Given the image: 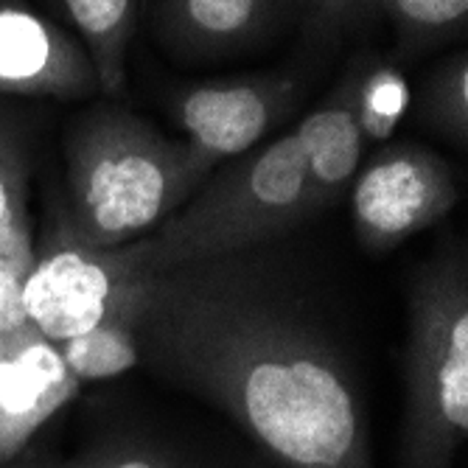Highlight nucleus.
<instances>
[{
	"mask_svg": "<svg viewBox=\"0 0 468 468\" xmlns=\"http://www.w3.org/2000/svg\"><path fill=\"white\" fill-rule=\"evenodd\" d=\"M141 367L191 393L278 468H373L356 367L331 323L244 252L133 275Z\"/></svg>",
	"mask_w": 468,
	"mask_h": 468,
	"instance_id": "nucleus-1",
	"label": "nucleus"
},
{
	"mask_svg": "<svg viewBox=\"0 0 468 468\" xmlns=\"http://www.w3.org/2000/svg\"><path fill=\"white\" fill-rule=\"evenodd\" d=\"M65 157V217L73 236L93 250L138 241L194 194L186 144L163 138L126 110L101 107L79 118Z\"/></svg>",
	"mask_w": 468,
	"mask_h": 468,
	"instance_id": "nucleus-2",
	"label": "nucleus"
},
{
	"mask_svg": "<svg viewBox=\"0 0 468 468\" xmlns=\"http://www.w3.org/2000/svg\"><path fill=\"white\" fill-rule=\"evenodd\" d=\"M197 191L149 236L112 250L126 272L146 275L247 252L306 225V160L294 133L252 152Z\"/></svg>",
	"mask_w": 468,
	"mask_h": 468,
	"instance_id": "nucleus-3",
	"label": "nucleus"
},
{
	"mask_svg": "<svg viewBox=\"0 0 468 468\" xmlns=\"http://www.w3.org/2000/svg\"><path fill=\"white\" fill-rule=\"evenodd\" d=\"M468 438V261L452 247L407 292L399 468H454Z\"/></svg>",
	"mask_w": 468,
	"mask_h": 468,
	"instance_id": "nucleus-4",
	"label": "nucleus"
},
{
	"mask_svg": "<svg viewBox=\"0 0 468 468\" xmlns=\"http://www.w3.org/2000/svg\"><path fill=\"white\" fill-rule=\"evenodd\" d=\"M130 286L133 272L118 264L112 250L79 241L65 207H54V222L42 244H34V261L23 278V312L42 336L59 346L126 312Z\"/></svg>",
	"mask_w": 468,
	"mask_h": 468,
	"instance_id": "nucleus-5",
	"label": "nucleus"
},
{
	"mask_svg": "<svg viewBox=\"0 0 468 468\" xmlns=\"http://www.w3.org/2000/svg\"><path fill=\"white\" fill-rule=\"evenodd\" d=\"M457 202L452 165L418 144H393L373 154L351 183V214L359 241L388 252L441 222Z\"/></svg>",
	"mask_w": 468,
	"mask_h": 468,
	"instance_id": "nucleus-6",
	"label": "nucleus"
},
{
	"mask_svg": "<svg viewBox=\"0 0 468 468\" xmlns=\"http://www.w3.org/2000/svg\"><path fill=\"white\" fill-rule=\"evenodd\" d=\"M297 104V79L267 76L199 84L177 99V118L188 133V180L194 191L233 154L250 152Z\"/></svg>",
	"mask_w": 468,
	"mask_h": 468,
	"instance_id": "nucleus-7",
	"label": "nucleus"
},
{
	"mask_svg": "<svg viewBox=\"0 0 468 468\" xmlns=\"http://www.w3.org/2000/svg\"><path fill=\"white\" fill-rule=\"evenodd\" d=\"M79 388L59 348L31 323L0 336V465L17 457Z\"/></svg>",
	"mask_w": 468,
	"mask_h": 468,
	"instance_id": "nucleus-8",
	"label": "nucleus"
},
{
	"mask_svg": "<svg viewBox=\"0 0 468 468\" xmlns=\"http://www.w3.org/2000/svg\"><path fill=\"white\" fill-rule=\"evenodd\" d=\"M96 90V68L79 42L23 6L0 4V93L84 99Z\"/></svg>",
	"mask_w": 468,
	"mask_h": 468,
	"instance_id": "nucleus-9",
	"label": "nucleus"
},
{
	"mask_svg": "<svg viewBox=\"0 0 468 468\" xmlns=\"http://www.w3.org/2000/svg\"><path fill=\"white\" fill-rule=\"evenodd\" d=\"M354 90L356 76L348 73L334 88V93L294 130V138L301 144L306 160V222L325 214L339 197L351 191V183L359 172L367 141L359 130Z\"/></svg>",
	"mask_w": 468,
	"mask_h": 468,
	"instance_id": "nucleus-10",
	"label": "nucleus"
},
{
	"mask_svg": "<svg viewBox=\"0 0 468 468\" xmlns=\"http://www.w3.org/2000/svg\"><path fill=\"white\" fill-rule=\"evenodd\" d=\"M0 468H247L236 457L199 452L149 432H107L76 452H54L34 438Z\"/></svg>",
	"mask_w": 468,
	"mask_h": 468,
	"instance_id": "nucleus-11",
	"label": "nucleus"
},
{
	"mask_svg": "<svg viewBox=\"0 0 468 468\" xmlns=\"http://www.w3.org/2000/svg\"><path fill=\"white\" fill-rule=\"evenodd\" d=\"M165 26L194 51H225L259 34L272 0H165Z\"/></svg>",
	"mask_w": 468,
	"mask_h": 468,
	"instance_id": "nucleus-12",
	"label": "nucleus"
},
{
	"mask_svg": "<svg viewBox=\"0 0 468 468\" xmlns=\"http://www.w3.org/2000/svg\"><path fill=\"white\" fill-rule=\"evenodd\" d=\"M0 259L28 272L34 233L28 217V146L20 123L0 112Z\"/></svg>",
	"mask_w": 468,
	"mask_h": 468,
	"instance_id": "nucleus-13",
	"label": "nucleus"
},
{
	"mask_svg": "<svg viewBox=\"0 0 468 468\" xmlns=\"http://www.w3.org/2000/svg\"><path fill=\"white\" fill-rule=\"evenodd\" d=\"M65 9L88 42V57L99 76V90L123 93L126 42L135 23V0H65Z\"/></svg>",
	"mask_w": 468,
	"mask_h": 468,
	"instance_id": "nucleus-14",
	"label": "nucleus"
},
{
	"mask_svg": "<svg viewBox=\"0 0 468 468\" xmlns=\"http://www.w3.org/2000/svg\"><path fill=\"white\" fill-rule=\"evenodd\" d=\"M57 348L79 381L115 378L141 367L135 328L130 317H126V312L112 314L96 328L65 339Z\"/></svg>",
	"mask_w": 468,
	"mask_h": 468,
	"instance_id": "nucleus-15",
	"label": "nucleus"
},
{
	"mask_svg": "<svg viewBox=\"0 0 468 468\" xmlns=\"http://www.w3.org/2000/svg\"><path fill=\"white\" fill-rule=\"evenodd\" d=\"M378 12L393 20L399 48L418 54L465 34L468 0H378Z\"/></svg>",
	"mask_w": 468,
	"mask_h": 468,
	"instance_id": "nucleus-16",
	"label": "nucleus"
},
{
	"mask_svg": "<svg viewBox=\"0 0 468 468\" xmlns=\"http://www.w3.org/2000/svg\"><path fill=\"white\" fill-rule=\"evenodd\" d=\"M356 118L365 141H388L410 107V84L393 65H376L356 76Z\"/></svg>",
	"mask_w": 468,
	"mask_h": 468,
	"instance_id": "nucleus-17",
	"label": "nucleus"
},
{
	"mask_svg": "<svg viewBox=\"0 0 468 468\" xmlns=\"http://www.w3.org/2000/svg\"><path fill=\"white\" fill-rule=\"evenodd\" d=\"M420 115L430 126L449 138L454 146L465 149L468 144V59L465 54L452 57L441 65L420 101Z\"/></svg>",
	"mask_w": 468,
	"mask_h": 468,
	"instance_id": "nucleus-18",
	"label": "nucleus"
},
{
	"mask_svg": "<svg viewBox=\"0 0 468 468\" xmlns=\"http://www.w3.org/2000/svg\"><path fill=\"white\" fill-rule=\"evenodd\" d=\"M328 23H365L378 12V0H309Z\"/></svg>",
	"mask_w": 468,
	"mask_h": 468,
	"instance_id": "nucleus-19",
	"label": "nucleus"
}]
</instances>
